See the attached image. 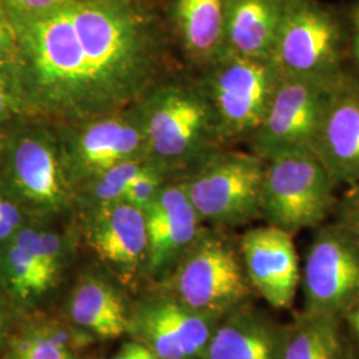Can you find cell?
Here are the masks:
<instances>
[{"mask_svg":"<svg viewBox=\"0 0 359 359\" xmlns=\"http://www.w3.org/2000/svg\"><path fill=\"white\" fill-rule=\"evenodd\" d=\"M344 72L334 76L281 75L264 121L249 139L252 154L268 161L286 152H313L322 120Z\"/></svg>","mask_w":359,"mask_h":359,"instance_id":"9","label":"cell"},{"mask_svg":"<svg viewBox=\"0 0 359 359\" xmlns=\"http://www.w3.org/2000/svg\"><path fill=\"white\" fill-rule=\"evenodd\" d=\"M350 309V323L353 326V329L355 330V333L359 335V293L357 297L353 299V302L350 304V306L347 308V310Z\"/></svg>","mask_w":359,"mask_h":359,"instance_id":"33","label":"cell"},{"mask_svg":"<svg viewBox=\"0 0 359 359\" xmlns=\"http://www.w3.org/2000/svg\"><path fill=\"white\" fill-rule=\"evenodd\" d=\"M280 359H342L337 318L306 313L281 344Z\"/></svg>","mask_w":359,"mask_h":359,"instance_id":"23","label":"cell"},{"mask_svg":"<svg viewBox=\"0 0 359 359\" xmlns=\"http://www.w3.org/2000/svg\"><path fill=\"white\" fill-rule=\"evenodd\" d=\"M226 0H176V26L193 60L206 65L222 52Z\"/></svg>","mask_w":359,"mask_h":359,"instance_id":"22","label":"cell"},{"mask_svg":"<svg viewBox=\"0 0 359 359\" xmlns=\"http://www.w3.org/2000/svg\"><path fill=\"white\" fill-rule=\"evenodd\" d=\"M266 161L257 154L221 148L182 180L201 221L216 228L243 225L259 216Z\"/></svg>","mask_w":359,"mask_h":359,"instance_id":"8","label":"cell"},{"mask_svg":"<svg viewBox=\"0 0 359 359\" xmlns=\"http://www.w3.org/2000/svg\"><path fill=\"white\" fill-rule=\"evenodd\" d=\"M74 0H0L8 15H36L56 10Z\"/></svg>","mask_w":359,"mask_h":359,"instance_id":"28","label":"cell"},{"mask_svg":"<svg viewBox=\"0 0 359 359\" xmlns=\"http://www.w3.org/2000/svg\"><path fill=\"white\" fill-rule=\"evenodd\" d=\"M16 316H19L18 311L0 286V350L11 333L15 322L19 318Z\"/></svg>","mask_w":359,"mask_h":359,"instance_id":"31","label":"cell"},{"mask_svg":"<svg viewBox=\"0 0 359 359\" xmlns=\"http://www.w3.org/2000/svg\"><path fill=\"white\" fill-rule=\"evenodd\" d=\"M281 344L261 316L238 308L217 322L201 359H280Z\"/></svg>","mask_w":359,"mask_h":359,"instance_id":"20","label":"cell"},{"mask_svg":"<svg viewBox=\"0 0 359 359\" xmlns=\"http://www.w3.org/2000/svg\"><path fill=\"white\" fill-rule=\"evenodd\" d=\"M86 241L120 285L133 287L145 274L147 228L144 212L124 201L86 212Z\"/></svg>","mask_w":359,"mask_h":359,"instance_id":"13","label":"cell"},{"mask_svg":"<svg viewBox=\"0 0 359 359\" xmlns=\"http://www.w3.org/2000/svg\"><path fill=\"white\" fill-rule=\"evenodd\" d=\"M0 184L31 219L60 216L75 205L57 128L44 123L6 130Z\"/></svg>","mask_w":359,"mask_h":359,"instance_id":"3","label":"cell"},{"mask_svg":"<svg viewBox=\"0 0 359 359\" xmlns=\"http://www.w3.org/2000/svg\"><path fill=\"white\" fill-rule=\"evenodd\" d=\"M74 192L117 164L147 156L140 104L114 115L57 127Z\"/></svg>","mask_w":359,"mask_h":359,"instance_id":"10","label":"cell"},{"mask_svg":"<svg viewBox=\"0 0 359 359\" xmlns=\"http://www.w3.org/2000/svg\"><path fill=\"white\" fill-rule=\"evenodd\" d=\"M285 6L286 0H226L222 52L271 60Z\"/></svg>","mask_w":359,"mask_h":359,"instance_id":"19","label":"cell"},{"mask_svg":"<svg viewBox=\"0 0 359 359\" xmlns=\"http://www.w3.org/2000/svg\"><path fill=\"white\" fill-rule=\"evenodd\" d=\"M348 22V56L357 72L359 81V0H353L346 10Z\"/></svg>","mask_w":359,"mask_h":359,"instance_id":"30","label":"cell"},{"mask_svg":"<svg viewBox=\"0 0 359 359\" xmlns=\"http://www.w3.org/2000/svg\"><path fill=\"white\" fill-rule=\"evenodd\" d=\"M109 359H158L148 347L144 346L140 342L132 339L116 351Z\"/></svg>","mask_w":359,"mask_h":359,"instance_id":"32","label":"cell"},{"mask_svg":"<svg viewBox=\"0 0 359 359\" xmlns=\"http://www.w3.org/2000/svg\"><path fill=\"white\" fill-rule=\"evenodd\" d=\"M165 176L163 169L145 161L140 172L129 182L123 201L144 212L165 185Z\"/></svg>","mask_w":359,"mask_h":359,"instance_id":"25","label":"cell"},{"mask_svg":"<svg viewBox=\"0 0 359 359\" xmlns=\"http://www.w3.org/2000/svg\"><path fill=\"white\" fill-rule=\"evenodd\" d=\"M93 339L62 317L41 311L20 314L0 359H80L81 348Z\"/></svg>","mask_w":359,"mask_h":359,"instance_id":"18","label":"cell"},{"mask_svg":"<svg viewBox=\"0 0 359 359\" xmlns=\"http://www.w3.org/2000/svg\"><path fill=\"white\" fill-rule=\"evenodd\" d=\"M218 321L160 290L130 304L128 335L158 359H201Z\"/></svg>","mask_w":359,"mask_h":359,"instance_id":"12","label":"cell"},{"mask_svg":"<svg viewBox=\"0 0 359 359\" xmlns=\"http://www.w3.org/2000/svg\"><path fill=\"white\" fill-rule=\"evenodd\" d=\"M8 18L23 115L80 124L128 109L165 80L164 40L132 0H74Z\"/></svg>","mask_w":359,"mask_h":359,"instance_id":"1","label":"cell"},{"mask_svg":"<svg viewBox=\"0 0 359 359\" xmlns=\"http://www.w3.org/2000/svg\"><path fill=\"white\" fill-rule=\"evenodd\" d=\"M130 305L108 277L86 273L77 278L67 305L65 320L90 339L111 341L129 332Z\"/></svg>","mask_w":359,"mask_h":359,"instance_id":"17","label":"cell"},{"mask_svg":"<svg viewBox=\"0 0 359 359\" xmlns=\"http://www.w3.org/2000/svg\"><path fill=\"white\" fill-rule=\"evenodd\" d=\"M240 253L252 289L274 309H289L299 283L293 234L265 225L246 231Z\"/></svg>","mask_w":359,"mask_h":359,"instance_id":"15","label":"cell"},{"mask_svg":"<svg viewBox=\"0 0 359 359\" xmlns=\"http://www.w3.org/2000/svg\"><path fill=\"white\" fill-rule=\"evenodd\" d=\"M346 57V11L322 0H286L271 56L283 75L334 76Z\"/></svg>","mask_w":359,"mask_h":359,"instance_id":"5","label":"cell"},{"mask_svg":"<svg viewBox=\"0 0 359 359\" xmlns=\"http://www.w3.org/2000/svg\"><path fill=\"white\" fill-rule=\"evenodd\" d=\"M4 135H6V129L0 127V151H1V145H3V140H4Z\"/></svg>","mask_w":359,"mask_h":359,"instance_id":"34","label":"cell"},{"mask_svg":"<svg viewBox=\"0 0 359 359\" xmlns=\"http://www.w3.org/2000/svg\"><path fill=\"white\" fill-rule=\"evenodd\" d=\"M335 188L311 151L277 154L266 161L259 216L290 234L320 226L337 205Z\"/></svg>","mask_w":359,"mask_h":359,"instance_id":"7","label":"cell"},{"mask_svg":"<svg viewBox=\"0 0 359 359\" xmlns=\"http://www.w3.org/2000/svg\"><path fill=\"white\" fill-rule=\"evenodd\" d=\"M147 160H130L109 168L81 185L75 192V205L84 212H90L100 206L123 201L129 182L140 172Z\"/></svg>","mask_w":359,"mask_h":359,"instance_id":"24","label":"cell"},{"mask_svg":"<svg viewBox=\"0 0 359 359\" xmlns=\"http://www.w3.org/2000/svg\"><path fill=\"white\" fill-rule=\"evenodd\" d=\"M163 281L181 305L215 320L240 308L252 292L240 248L217 231H203Z\"/></svg>","mask_w":359,"mask_h":359,"instance_id":"4","label":"cell"},{"mask_svg":"<svg viewBox=\"0 0 359 359\" xmlns=\"http://www.w3.org/2000/svg\"><path fill=\"white\" fill-rule=\"evenodd\" d=\"M139 104L147 144L145 160L167 175L189 172L224 144L200 81L163 80Z\"/></svg>","mask_w":359,"mask_h":359,"instance_id":"2","label":"cell"},{"mask_svg":"<svg viewBox=\"0 0 359 359\" xmlns=\"http://www.w3.org/2000/svg\"><path fill=\"white\" fill-rule=\"evenodd\" d=\"M18 115L23 111L13 67H0V127Z\"/></svg>","mask_w":359,"mask_h":359,"instance_id":"26","label":"cell"},{"mask_svg":"<svg viewBox=\"0 0 359 359\" xmlns=\"http://www.w3.org/2000/svg\"><path fill=\"white\" fill-rule=\"evenodd\" d=\"M306 313L337 318L359 293V243L341 224L321 228L304 269Z\"/></svg>","mask_w":359,"mask_h":359,"instance_id":"11","label":"cell"},{"mask_svg":"<svg viewBox=\"0 0 359 359\" xmlns=\"http://www.w3.org/2000/svg\"><path fill=\"white\" fill-rule=\"evenodd\" d=\"M18 56V39L13 23L0 6V67H13Z\"/></svg>","mask_w":359,"mask_h":359,"instance_id":"29","label":"cell"},{"mask_svg":"<svg viewBox=\"0 0 359 359\" xmlns=\"http://www.w3.org/2000/svg\"><path fill=\"white\" fill-rule=\"evenodd\" d=\"M338 224L359 243V185L348 188L344 197L337 203Z\"/></svg>","mask_w":359,"mask_h":359,"instance_id":"27","label":"cell"},{"mask_svg":"<svg viewBox=\"0 0 359 359\" xmlns=\"http://www.w3.org/2000/svg\"><path fill=\"white\" fill-rule=\"evenodd\" d=\"M204 67L198 81L213 108L221 140H249L266 116L281 71L273 60L228 52Z\"/></svg>","mask_w":359,"mask_h":359,"instance_id":"6","label":"cell"},{"mask_svg":"<svg viewBox=\"0 0 359 359\" xmlns=\"http://www.w3.org/2000/svg\"><path fill=\"white\" fill-rule=\"evenodd\" d=\"M358 337H359V335H358Z\"/></svg>","mask_w":359,"mask_h":359,"instance_id":"35","label":"cell"},{"mask_svg":"<svg viewBox=\"0 0 359 359\" xmlns=\"http://www.w3.org/2000/svg\"><path fill=\"white\" fill-rule=\"evenodd\" d=\"M147 228L145 274L163 280L203 233L201 218L182 181L165 184L144 210Z\"/></svg>","mask_w":359,"mask_h":359,"instance_id":"14","label":"cell"},{"mask_svg":"<svg viewBox=\"0 0 359 359\" xmlns=\"http://www.w3.org/2000/svg\"><path fill=\"white\" fill-rule=\"evenodd\" d=\"M0 286L19 316L34 311L55 287L28 243L23 226L0 246Z\"/></svg>","mask_w":359,"mask_h":359,"instance_id":"21","label":"cell"},{"mask_svg":"<svg viewBox=\"0 0 359 359\" xmlns=\"http://www.w3.org/2000/svg\"><path fill=\"white\" fill-rule=\"evenodd\" d=\"M313 154L335 187L359 185V81L346 71L334 90Z\"/></svg>","mask_w":359,"mask_h":359,"instance_id":"16","label":"cell"}]
</instances>
